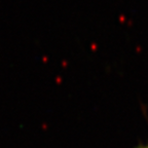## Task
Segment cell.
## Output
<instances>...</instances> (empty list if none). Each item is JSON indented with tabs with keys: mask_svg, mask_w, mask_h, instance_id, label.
I'll return each instance as SVG.
<instances>
[{
	"mask_svg": "<svg viewBox=\"0 0 148 148\" xmlns=\"http://www.w3.org/2000/svg\"><path fill=\"white\" fill-rule=\"evenodd\" d=\"M141 148H147V147H141Z\"/></svg>",
	"mask_w": 148,
	"mask_h": 148,
	"instance_id": "6da1fadb",
	"label": "cell"
}]
</instances>
